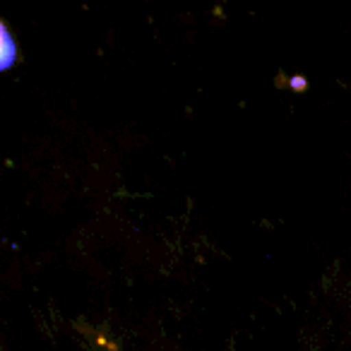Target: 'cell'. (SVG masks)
Wrapping results in <instances>:
<instances>
[{
  "mask_svg": "<svg viewBox=\"0 0 351 351\" xmlns=\"http://www.w3.org/2000/svg\"><path fill=\"white\" fill-rule=\"evenodd\" d=\"M0 46H3L0 49V70H10L17 63V58H20V49H17L5 22H0Z\"/></svg>",
  "mask_w": 351,
  "mask_h": 351,
  "instance_id": "obj_1",
  "label": "cell"
}]
</instances>
